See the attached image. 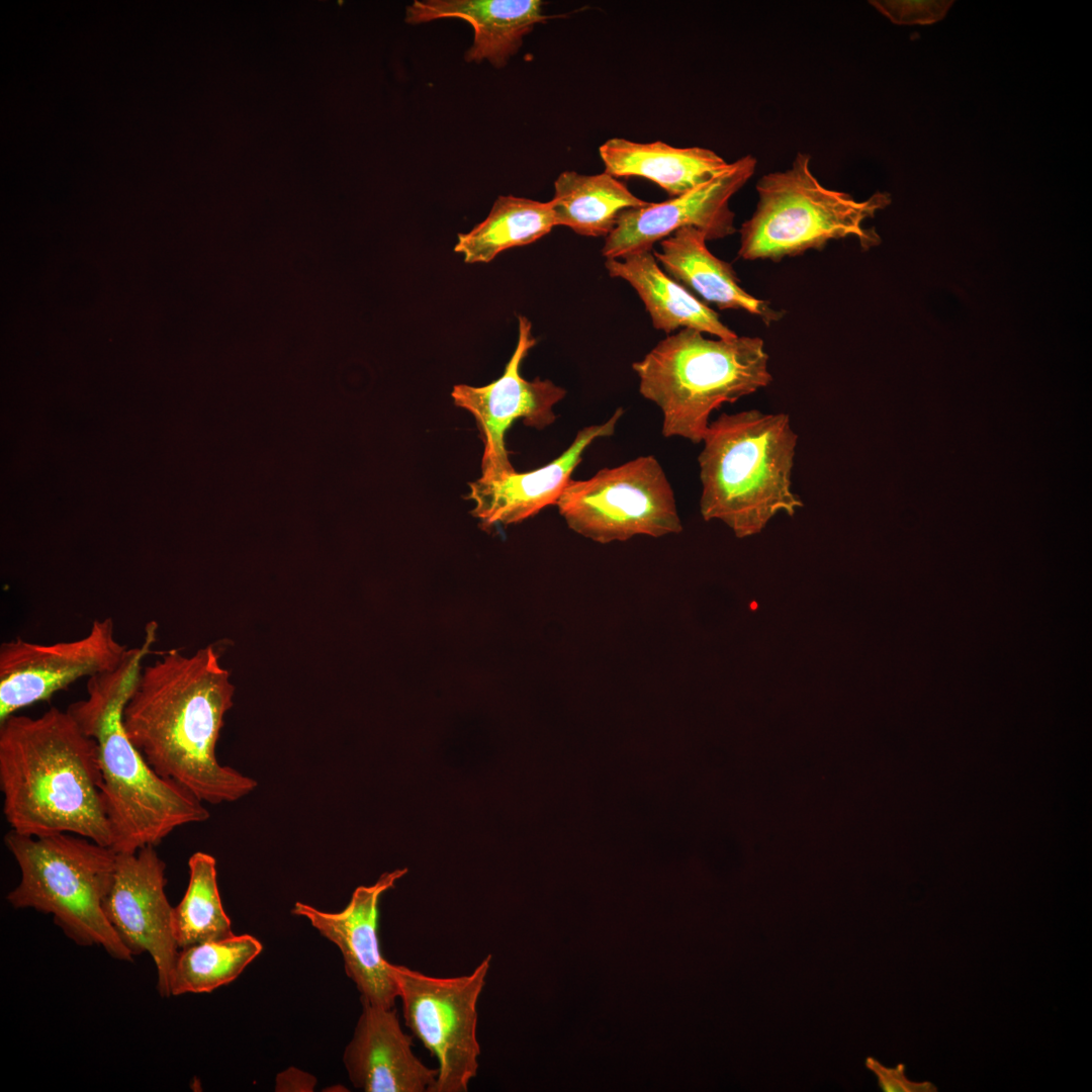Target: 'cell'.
I'll return each mask as SVG.
<instances>
[{
	"mask_svg": "<svg viewBox=\"0 0 1092 1092\" xmlns=\"http://www.w3.org/2000/svg\"><path fill=\"white\" fill-rule=\"evenodd\" d=\"M128 648L114 635L113 620H95L87 635L39 644L16 638L0 646V723L51 699L81 677L115 669Z\"/></svg>",
	"mask_w": 1092,
	"mask_h": 1092,
	"instance_id": "10",
	"label": "cell"
},
{
	"mask_svg": "<svg viewBox=\"0 0 1092 1092\" xmlns=\"http://www.w3.org/2000/svg\"><path fill=\"white\" fill-rule=\"evenodd\" d=\"M797 440L786 414L750 410L710 422L698 457L703 518L744 538L778 513L793 516L804 505L791 488Z\"/></svg>",
	"mask_w": 1092,
	"mask_h": 1092,
	"instance_id": "4",
	"label": "cell"
},
{
	"mask_svg": "<svg viewBox=\"0 0 1092 1092\" xmlns=\"http://www.w3.org/2000/svg\"><path fill=\"white\" fill-rule=\"evenodd\" d=\"M605 172L614 177H642L671 197L678 196L725 171L730 163L710 149L677 148L656 141L607 140L599 148Z\"/></svg>",
	"mask_w": 1092,
	"mask_h": 1092,
	"instance_id": "19",
	"label": "cell"
},
{
	"mask_svg": "<svg viewBox=\"0 0 1092 1092\" xmlns=\"http://www.w3.org/2000/svg\"><path fill=\"white\" fill-rule=\"evenodd\" d=\"M869 3L896 24H930L943 18L953 1L872 0Z\"/></svg>",
	"mask_w": 1092,
	"mask_h": 1092,
	"instance_id": "25",
	"label": "cell"
},
{
	"mask_svg": "<svg viewBox=\"0 0 1092 1092\" xmlns=\"http://www.w3.org/2000/svg\"><path fill=\"white\" fill-rule=\"evenodd\" d=\"M623 414L619 407L603 424L580 429L560 456L540 468L527 472L514 470L496 479L479 477L470 482L468 498L474 503L471 514L484 527L510 525L555 505L586 448L598 438L612 436Z\"/></svg>",
	"mask_w": 1092,
	"mask_h": 1092,
	"instance_id": "16",
	"label": "cell"
},
{
	"mask_svg": "<svg viewBox=\"0 0 1092 1092\" xmlns=\"http://www.w3.org/2000/svg\"><path fill=\"white\" fill-rule=\"evenodd\" d=\"M518 321L517 346L503 375L484 386L456 384L451 392L454 404L469 412L477 425L483 443L480 478L485 480L515 470L505 445L512 424L522 419L527 427L546 428L556 420L553 406L566 395L549 379L527 380L521 375V364L537 341L531 322L524 315Z\"/></svg>",
	"mask_w": 1092,
	"mask_h": 1092,
	"instance_id": "11",
	"label": "cell"
},
{
	"mask_svg": "<svg viewBox=\"0 0 1092 1092\" xmlns=\"http://www.w3.org/2000/svg\"><path fill=\"white\" fill-rule=\"evenodd\" d=\"M540 0H417L406 7L412 24L442 18H458L471 24L472 46L467 62L489 61L504 67L520 49L523 37L548 19Z\"/></svg>",
	"mask_w": 1092,
	"mask_h": 1092,
	"instance_id": "17",
	"label": "cell"
},
{
	"mask_svg": "<svg viewBox=\"0 0 1092 1092\" xmlns=\"http://www.w3.org/2000/svg\"><path fill=\"white\" fill-rule=\"evenodd\" d=\"M605 267L611 277L627 281L636 290L656 330L670 334L676 329H693L719 339L737 336L715 310L668 276L651 251L607 259Z\"/></svg>",
	"mask_w": 1092,
	"mask_h": 1092,
	"instance_id": "20",
	"label": "cell"
},
{
	"mask_svg": "<svg viewBox=\"0 0 1092 1092\" xmlns=\"http://www.w3.org/2000/svg\"><path fill=\"white\" fill-rule=\"evenodd\" d=\"M703 334L681 329L632 364L640 393L661 411L662 435L695 444L703 441L713 411L772 380L762 339L713 340Z\"/></svg>",
	"mask_w": 1092,
	"mask_h": 1092,
	"instance_id": "5",
	"label": "cell"
},
{
	"mask_svg": "<svg viewBox=\"0 0 1092 1092\" xmlns=\"http://www.w3.org/2000/svg\"><path fill=\"white\" fill-rule=\"evenodd\" d=\"M406 873L407 869H396L383 873L372 885L357 887L339 912L322 911L303 902H295L291 910L338 946L361 1003L392 1008L398 998L390 963L382 957L379 946L378 906L381 896Z\"/></svg>",
	"mask_w": 1092,
	"mask_h": 1092,
	"instance_id": "14",
	"label": "cell"
},
{
	"mask_svg": "<svg viewBox=\"0 0 1092 1092\" xmlns=\"http://www.w3.org/2000/svg\"><path fill=\"white\" fill-rule=\"evenodd\" d=\"M810 162V155L798 153L788 169L757 181L756 208L740 229V258L780 261L848 237L856 238L862 250L881 244L876 230L862 223L891 203L890 193L877 191L855 200L823 186Z\"/></svg>",
	"mask_w": 1092,
	"mask_h": 1092,
	"instance_id": "7",
	"label": "cell"
},
{
	"mask_svg": "<svg viewBox=\"0 0 1092 1092\" xmlns=\"http://www.w3.org/2000/svg\"><path fill=\"white\" fill-rule=\"evenodd\" d=\"M188 868L187 889L173 910V932L180 949L234 934L219 895L215 858L197 851Z\"/></svg>",
	"mask_w": 1092,
	"mask_h": 1092,
	"instance_id": "24",
	"label": "cell"
},
{
	"mask_svg": "<svg viewBox=\"0 0 1092 1092\" xmlns=\"http://www.w3.org/2000/svg\"><path fill=\"white\" fill-rule=\"evenodd\" d=\"M149 622L141 646L128 648L113 670L88 677L87 697L68 706L81 729L98 745L102 796L113 842L119 852L156 846L177 827L203 822V802L181 785L162 778L126 734L123 710L138 682L144 658L157 639Z\"/></svg>",
	"mask_w": 1092,
	"mask_h": 1092,
	"instance_id": "3",
	"label": "cell"
},
{
	"mask_svg": "<svg viewBox=\"0 0 1092 1092\" xmlns=\"http://www.w3.org/2000/svg\"><path fill=\"white\" fill-rule=\"evenodd\" d=\"M491 956L469 975L439 978L390 963L405 1025L437 1059L432 1092H466L478 1071L477 1002Z\"/></svg>",
	"mask_w": 1092,
	"mask_h": 1092,
	"instance_id": "9",
	"label": "cell"
},
{
	"mask_svg": "<svg viewBox=\"0 0 1092 1092\" xmlns=\"http://www.w3.org/2000/svg\"><path fill=\"white\" fill-rule=\"evenodd\" d=\"M555 506L572 531L602 544L682 531L672 487L652 455L570 479Z\"/></svg>",
	"mask_w": 1092,
	"mask_h": 1092,
	"instance_id": "8",
	"label": "cell"
},
{
	"mask_svg": "<svg viewBox=\"0 0 1092 1092\" xmlns=\"http://www.w3.org/2000/svg\"><path fill=\"white\" fill-rule=\"evenodd\" d=\"M548 202L556 225L586 237H608L623 210L649 203L607 172L586 175L574 171L557 177L553 198Z\"/></svg>",
	"mask_w": 1092,
	"mask_h": 1092,
	"instance_id": "21",
	"label": "cell"
},
{
	"mask_svg": "<svg viewBox=\"0 0 1092 1092\" xmlns=\"http://www.w3.org/2000/svg\"><path fill=\"white\" fill-rule=\"evenodd\" d=\"M234 693L212 645L192 655L171 649L142 668L123 710L126 734L158 775L203 803L237 801L257 782L216 758Z\"/></svg>",
	"mask_w": 1092,
	"mask_h": 1092,
	"instance_id": "1",
	"label": "cell"
},
{
	"mask_svg": "<svg viewBox=\"0 0 1092 1092\" xmlns=\"http://www.w3.org/2000/svg\"><path fill=\"white\" fill-rule=\"evenodd\" d=\"M250 934L195 944L179 950L170 980L171 996L209 993L235 981L262 951Z\"/></svg>",
	"mask_w": 1092,
	"mask_h": 1092,
	"instance_id": "23",
	"label": "cell"
},
{
	"mask_svg": "<svg viewBox=\"0 0 1092 1092\" xmlns=\"http://www.w3.org/2000/svg\"><path fill=\"white\" fill-rule=\"evenodd\" d=\"M866 1067L876 1076L879 1087L885 1092H934L937 1090L929 1081L915 1082L908 1079L903 1064L888 1068L878 1060L869 1057L866 1060Z\"/></svg>",
	"mask_w": 1092,
	"mask_h": 1092,
	"instance_id": "26",
	"label": "cell"
},
{
	"mask_svg": "<svg viewBox=\"0 0 1092 1092\" xmlns=\"http://www.w3.org/2000/svg\"><path fill=\"white\" fill-rule=\"evenodd\" d=\"M756 159L747 155L707 182L659 203L623 210L602 254L622 259L629 254L652 251L653 245L682 228H695L707 241L724 239L736 232L729 202L752 177Z\"/></svg>",
	"mask_w": 1092,
	"mask_h": 1092,
	"instance_id": "13",
	"label": "cell"
},
{
	"mask_svg": "<svg viewBox=\"0 0 1092 1092\" xmlns=\"http://www.w3.org/2000/svg\"><path fill=\"white\" fill-rule=\"evenodd\" d=\"M4 843L20 870L18 885L6 897L13 908L51 914L77 944L98 945L115 960L133 961L104 911L116 862L111 847L72 833L33 836L13 830Z\"/></svg>",
	"mask_w": 1092,
	"mask_h": 1092,
	"instance_id": "6",
	"label": "cell"
},
{
	"mask_svg": "<svg viewBox=\"0 0 1092 1092\" xmlns=\"http://www.w3.org/2000/svg\"><path fill=\"white\" fill-rule=\"evenodd\" d=\"M166 863L153 845L116 852L115 871L104 902L107 919L134 956L147 952L157 969V989L170 997V980L179 952L173 910L166 892Z\"/></svg>",
	"mask_w": 1092,
	"mask_h": 1092,
	"instance_id": "12",
	"label": "cell"
},
{
	"mask_svg": "<svg viewBox=\"0 0 1092 1092\" xmlns=\"http://www.w3.org/2000/svg\"><path fill=\"white\" fill-rule=\"evenodd\" d=\"M705 235L695 228H682L660 241V251L653 256L664 272L693 294L720 309H741L769 326L780 321L784 311L768 301L747 293L740 285L732 266L714 256L707 248Z\"/></svg>",
	"mask_w": 1092,
	"mask_h": 1092,
	"instance_id": "18",
	"label": "cell"
},
{
	"mask_svg": "<svg viewBox=\"0 0 1092 1092\" xmlns=\"http://www.w3.org/2000/svg\"><path fill=\"white\" fill-rule=\"evenodd\" d=\"M0 790L11 830L72 833L112 846L98 745L67 710L0 723Z\"/></svg>",
	"mask_w": 1092,
	"mask_h": 1092,
	"instance_id": "2",
	"label": "cell"
},
{
	"mask_svg": "<svg viewBox=\"0 0 1092 1092\" xmlns=\"http://www.w3.org/2000/svg\"><path fill=\"white\" fill-rule=\"evenodd\" d=\"M343 1062L353 1086L364 1092H432L438 1075L415 1055L396 1009L367 1003Z\"/></svg>",
	"mask_w": 1092,
	"mask_h": 1092,
	"instance_id": "15",
	"label": "cell"
},
{
	"mask_svg": "<svg viewBox=\"0 0 1092 1092\" xmlns=\"http://www.w3.org/2000/svg\"><path fill=\"white\" fill-rule=\"evenodd\" d=\"M555 225L549 202L499 196L483 221L458 234L454 252L468 264L488 263L503 251L536 242Z\"/></svg>",
	"mask_w": 1092,
	"mask_h": 1092,
	"instance_id": "22",
	"label": "cell"
}]
</instances>
